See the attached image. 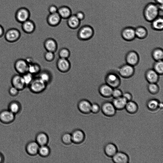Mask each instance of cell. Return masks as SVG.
I'll use <instances>...</instances> for the list:
<instances>
[{
    "label": "cell",
    "mask_w": 163,
    "mask_h": 163,
    "mask_svg": "<svg viewBox=\"0 0 163 163\" xmlns=\"http://www.w3.org/2000/svg\"><path fill=\"white\" fill-rule=\"evenodd\" d=\"M91 104L88 100H82L79 102L78 107L81 112L87 114L91 112Z\"/></svg>",
    "instance_id": "obj_24"
},
{
    "label": "cell",
    "mask_w": 163,
    "mask_h": 163,
    "mask_svg": "<svg viewBox=\"0 0 163 163\" xmlns=\"http://www.w3.org/2000/svg\"><path fill=\"white\" fill-rule=\"evenodd\" d=\"M47 85L38 77H35L28 86L31 92L38 94L43 92L47 88Z\"/></svg>",
    "instance_id": "obj_3"
},
{
    "label": "cell",
    "mask_w": 163,
    "mask_h": 163,
    "mask_svg": "<svg viewBox=\"0 0 163 163\" xmlns=\"http://www.w3.org/2000/svg\"><path fill=\"white\" fill-rule=\"evenodd\" d=\"M160 12L156 3H149L146 5L144 9V17L146 21L151 22L160 16Z\"/></svg>",
    "instance_id": "obj_1"
},
{
    "label": "cell",
    "mask_w": 163,
    "mask_h": 163,
    "mask_svg": "<svg viewBox=\"0 0 163 163\" xmlns=\"http://www.w3.org/2000/svg\"><path fill=\"white\" fill-rule=\"evenodd\" d=\"M30 12L28 9L25 7H22L16 11L15 18L18 22L22 24L30 19Z\"/></svg>",
    "instance_id": "obj_4"
},
{
    "label": "cell",
    "mask_w": 163,
    "mask_h": 163,
    "mask_svg": "<svg viewBox=\"0 0 163 163\" xmlns=\"http://www.w3.org/2000/svg\"><path fill=\"white\" fill-rule=\"evenodd\" d=\"M5 34L4 29L3 27L0 25V38L2 37Z\"/></svg>",
    "instance_id": "obj_50"
},
{
    "label": "cell",
    "mask_w": 163,
    "mask_h": 163,
    "mask_svg": "<svg viewBox=\"0 0 163 163\" xmlns=\"http://www.w3.org/2000/svg\"><path fill=\"white\" fill-rule=\"evenodd\" d=\"M101 109L104 115L108 117H112L116 113V109L112 102L107 101L103 103Z\"/></svg>",
    "instance_id": "obj_13"
},
{
    "label": "cell",
    "mask_w": 163,
    "mask_h": 163,
    "mask_svg": "<svg viewBox=\"0 0 163 163\" xmlns=\"http://www.w3.org/2000/svg\"><path fill=\"white\" fill-rule=\"evenodd\" d=\"M121 36L122 38L126 41H132L136 38L135 28L131 27L124 28L121 31Z\"/></svg>",
    "instance_id": "obj_10"
},
{
    "label": "cell",
    "mask_w": 163,
    "mask_h": 163,
    "mask_svg": "<svg viewBox=\"0 0 163 163\" xmlns=\"http://www.w3.org/2000/svg\"><path fill=\"white\" fill-rule=\"evenodd\" d=\"M12 86L18 89L20 91L24 90L26 87L22 75L19 74L13 75L11 79Z\"/></svg>",
    "instance_id": "obj_9"
},
{
    "label": "cell",
    "mask_w": 163,
    "mask_h": 163,
    "mask_svg": "<svg viewBox=\"0 0 163 163\" xmlns=\"http://www.w3.org/2000/svg\"><path fill=\"white\" fill-rule=\"evenodd\" d=\"M5 161V158L3 155L0 152V163L3 162Z\"/></svg>",
    "instance_id": "obj_52"
},
{
    "label": "cell",
    "mask_w": 163,
    "mask_h": 163,
    "mask_svg": "<svg viewBox=\"0 0 163 163\" xmlns=\"http://www.w3.org/2000/svg\"><path fill=\"white\" fill-rule=\"evenodd\" d=\"M61 140L62 142L65 144L69 145L72 142L71 134L69 133H66L63 134Z\"/></svg>",
    "instance_id": "obj_42"
},
{
    "label": "cell",
    "mask_w": 163,
    "mask_h": 163,
    "mask_svg": "<svg viewBox=\"0 0 163 163\" xmlns=\"http://www.w3.org/2000/svg\"><path fill=\"white\" fill-rule=\"evenodd\" d=\"M45 59L48 62H52L55 58V53L49 51H46L44 54Z\"/></svg>",
    "instance_id": "obj_43"
},
{
    "label": "cell",
    "mask_w": 163,
    "mask_h": 163,
    "mask_svg": "<svg viewBox=\"0 0 163 163\" xmlns=\"http://www.w3.org/2000/svg\"><path fill=\"white\" fill-rule=\"evenodd\" d=\"M51 152L50 149L47 145L40 146L38 154L41 156L46 157L49 155Z\"/></svg>",
    "instance_id": "obj_38"
},
{
    "label": "cell",
    "mask_w": 163,
    "mask_h": 163,
    "mask_svg": "<svg viewBox=\"0 0 163 163\" xmlns=\"http://www.w3.org/2000/svg\"><path fill=\"white\" fill-rule=\"evenodd\" d=\"M67 20L68 26L71 29H76L80 25L81 21L77 18L75 14H72Z\"/></svg>",
    "instance_id": "obj_26"
},
{
    "label": "cell",
    "mask_w": 163,
    "mask_h": 163,
    "mask_svg": "<svg viewBox=\"0 0 163 163\" xmlns=\"http://www.w3.org/2000/svg\"><path fill=\"white\" fill-rule=\"evenodd\" d=\"M27 63L29 64L33 62V60L30 57H28L25 59Z\"/></svg>",
    "instance_id": "obj_53"
},
{
    "label": "cell",
    "mask_w": 163,
    "mask_h": 163,
    "mask_svg": "<svg viewBox=\"0 0 163 163\" xmlns=\"http://www.w3.org/2000/svg\"><path fill=\"white\" fill-rule=\"evenodd\" d=\"M57 67L58 70L62 73L68 72L71 68V63L68 59L59 58L56 63Z\"/></svg>",
    "instance_id": "obj_12"
},
{
    "label": "cell",
    "mask_w": 163,
    "mask_h": 163,
    "mask_svg": "<svg viewBox=\"0 0 163 163\" xmlns=\"http://www.w3.org/2000/svg\"><path fill=\"white\" fill-rule=\"evenodd\" d=\"M21 34L20 31L16 28H11L5 32V38L7 41L13 43L17 41L20 38Z\"/></svg>",
    "instance_id": "obj_6"
},
{
    "label": "cell",
    "mask_w": 163,
    "mask_h": 163,
    "mask_svg": "<svg viewBox=\"0 0 163 163\" xmlns=\"http://www.w3.org/2000/svg\"><path fill=\"white\" fill-rule=\"evenodd\" d=\"M163 107V104L162 102H159V108L160 109H162Z\"/></svg>",
    "instance_id": "obj_54"
},
{
    "label": "cell",
    "mask_w": 163,
    "mask_h": 163,
    "mask_svg": "<svg viewBox=\"0 0 163 163\" xmlns=\"http://www.w3.org/2000/svg\"><path fill=\"white\" fill-rule=\"evenodd\" d=\"M155 3L158 5H163V0H154Z\"/></svg>",
    "instance_id": "obj_51"
},
{
    "label": "cell",
    "mask_w": 163,
    "mask_h": 163,
    "mask_svg": "<svg viewBox=\"0 0 163 163\" xmlns=\"http://www.w3.org/2000/svg\"><path fill=\"white\" fill-rule=\"evenodd\" d=\"M37 76V77L47 85L52 82L53 79L52 75L51 72L47 70H41Z\"/></svg>",
    "instance_id": "obj_22"
},
{
    "label": "cell",
    "mask_w": 163,
    "mask_h": 163,
    "mask_svg": "<svg viewBox=\"0 0 163 163\" xmlns=\"http://www.w3.org/2000/svg\"><path fill=\"white\" fill-rule=\"evenodd\" d=\"M127 101L123 96L114 98L112 103L116 110H121L125 108Z\"/></svg>",
    "instance_id": "obj_28"
},
{
    "label": "cell",
    "mask_w": 163,
    "mask_h": 163,
    "mask_svg": "<svg viewBox=\"0 0 163 163\" xmlns=\"http://www.w3.org/2000/svg\"><path fill=\"white\" fill-rule=\"evenodd\" d=\"M41 71V67L38 63L33 62L29 64L28 72L34 76L37 75Z\"/></svg>",
    "instance_id": "obj_33"
},
{
    "label": "cell",
    "mask_w": 163,
    "mask_h": 163,
    "mask_svg": "<svg viewBox=\"0 0 163 163\" xmlns=\"http://www.w3.org/2000/svg\"><path fill=\"white\" fill-rule=\"evenodd\" d=\"M62 19L58 13L49 14L47 17V24L52 27H56L61 23Z\"/></svg>",
    "instance_id": "obj_15"
},
{
    "label": "cell",
    "mask_w": 163,
    "mask_h": 163,
    "mask_svg": "<svg viewBox=\"0 0 163 163\" xmlns=\"http://www.w3.org/2000/svg\"><path fill=\"white\" fill-rule=\"evenodd\" d=\"M160 76L153 69H148L145 73V78L149 83H157L159 80Z\"/></svg>",
    "instance_id": "obj_16"
},
{
    "label": "cell",
    "mask_w": 163,
    "mask_h": 163,
    "mask_svg": "<svg viewBox=\"0 0 163 163\" xmlns=\"http://www.w3.org/2000/svg\"><path fill=\"white\" fill-rule=\"evenodd\" d=\"M149 91L152 94H157L159 91V87L157 83H149L147 86Z\"/></svg>",
    "instance_id": "obj_41"
},
{
    "label": "cell",
    "mask_w": 163,
    "mask_h": 163,
    "mask_svg": "<svg viewBox=\"0 0 163 163\" xmlns=\"http://www.w3.org/2000/svg\"><path fill=\"white\" fill-rule=\"evenodd\" d=\"M125 108L128 112L134 114L137 111L138 107L136 102L131 100L127 102Z\"/></svg>",
    "instance_id": "obj_34"
},
{
    "label": "cell",
    "mask_w": 163,
    "mask_h": 163,
    "mask_svg": "<svg viewBox=\"0 0 163 163\" xmlns=\"http://www.w3.org/2000/svg\"><path fill=\"white\" fill-rule=\"evenodd\" d=\"M22 76L26 87H28L35 77V76L28 72L22 75Z\"/></svg>",
    "instance_id": "obj_39"
},
{
    "label": "cell",
    "mask_w": 163,
    "mask_h": 163,
    "mask_svg": "<svg viewBox=\"0 0 163 163\" xmlns=\"http://www.w3.org/2000/svg\"><path fill=\"white\" fill-rule=\"evenodd\" d=\"M125 60L126 63L135 67L136 66L139 62V56L136 51H130L126 54Z\"/></svg>",
    "instance_id": "obj_14"
},
{
    "label": "cell",
    "mask_w": 163,
    "mask_h": 163,
    "mask_svg": "<svg viewBox=\"0 0 163 163\" xmlns=\"http://www.w3.org/2000/svg\"><path fill=\"white\" fill-rule=\"evenodd\" d=\"M122 96L127 101H131L133 98V96L132 94L128 92H126L123 93Z\"/></svg>",
    "instance_id": "obj_49"
},
{
    "label": "cell",
    "mask_w": 163,
    "mask_h": 163,
    "mask_svg": "<svg viewBox=\"0 0 163 163\" xmlns=\"http://www.w3.org/2000/svg\"><path fill=\"white\" fill-rule=\"evenodd\" d=\"M36 141L40 146L47 145L48 142V136L44 132L39 133L36 136Z\"/></svg>",
    "instance_id": "obj_32"
},
{
    "label": "cell",
    "mask_w": 163,
    "mask_h": 163,
    "mask_svg": "<svg viewBox=\"0 0 163 163\" xmlns=\"http://www.w3.org/2000/svg\"><path fill=\"white\" fill-rule=\"evenodd\" d=\"M71 134L72 142L79 144L85 140V135L82 130L77 129L74 130Z\"/></svg>",
    "instance_id": "obj_19"
},
{
    "label": "cell",
    "mask_w": 163,
    "mask_h": 163,
    "mask_svg": "<svg viewBox=\"0 0 163 163\" xmlns=\"http://www.w3.org/2000/svg\"><path fill=\"white\" fill-rule=\"evenodd\" d=\"M151 55L153 59L155 61L163 60V51L161 48L157 47L154 49Z\"/></svg>",
    "instance_id": "obj_35"
},
{
    "label": "cell",
    "mask_w": 163,
    "mask_h": 163,
    "mask_svg": "<svg viewBox=\"0 0 163 163\" xmlns=\"http://www.w3.org/2000/svg\"><path fill=\"white\" fill-rule=\"evenodd\" d=\"M22 28L25 33L31 34L34 32L36 29L35 22L31 20H28L22 23Z\"/></svg>",
    "instance_id": "obj_21"
},
{
    "label": "cell",
    "mask_w": 163,
    "mask_h": 163,
    "mask_svg": "<svg viewBox=\"0 0 163 163\" xmlns=\"http://www.w3.org/2000/svg\"><path fill=\"white\" fill-rule=\"evenodd\" d=\"M151 23V27L154 30L161 31L163 29V18L162 16H159Z\"/></svg>",
    "instance_id": "obj_30"
},
{
    "label": "cell",
    "mask_w": 163,
    "mask_h": 163,
    "mask_svg": "<svg viewBox=\"0 0 163 163\" xmlns=\"http://www.w3.org/2000/svg\"><path fill=\"white\" fill-rule=\"evenodd\" d=\"M28 65L25 59L20 58L15 61L14 67L18 74L22 75L28 72Z\"/></svg>",
    "instance_id": "obj_8"
},
{
    "label": "cell",
    "mask_w": 163,
    "mask_h": 163,
    "mask_svg": "<svg viewBox=\"0 0 163 163\" xmlns=\"http://www.w3.org/2000/svg\"><path fill=\"white\" fill-rule=\"evenodd\" d=\"M77 18L81 21L84 20L86 17L85 13L82 11H79L75 14Z\"/></svg>",
    "instance_id": "obj_47"
},
{
    "label": "cell",
    "mask_w": 163,
    "mask_h": 163,
    "mask_svg": "<svg viewBox=\"0 0 163 163\" xmlns=\"http://www.w3.org/2000/svg\"><path fill=\"white\" fill-rule=\"evenodd\" d=\"M40 145L36 141H31L26 146L27 153L30 156H35L38 154Z\"/></svg>",
    "instance_id": "obj_17"
},
{
    "label": "cell",
    "mask_w": 163,
    "mask_h": 163,
    "mask_svg": "<svg viewBox=\"0 0 163 163\" xmlns=\"http://www.w3.org/2000/svg\"><path fill=\"white\" fill-rule=\"evenodd\" d=\"M100 110V107L99 105L96 103L91 104V112L94 113H96L99 112Z\"/></svg>",
    "instance_id": "obj_46"
},
{
    "label": "cell",
    "mask_w": 163,
    "mask_h": 163,
    "mask_svg": "<svg viewBox=\"0 0 163 163\" xmlns=\"http://www.w3.org/2000/svg\"><path fill=\"white\" fill-rule=\"evenodd\" d=\"M113 88L106 83L101 85L99 91L100 94L105 97H109L111 96Z\"/></svg>",
    "instance_id": "obj_27"
},
{
    "label": "cell",
    "mask_w": 163,
    "mask_h": 163,
    "mask_svg": "<svg viewBox=\"0 0 163 163\" xmlns=\"http://www.w3.org/2000/svg\"><path fill=\"white\" fill-rule=\"evenodd\" d=\"M94 34L93 28L90 25H85L82 27L78 30L77 37L81 41H86L91 39Z\"/></svg>",
    "instance_id": "obj_2"
},
{
    "label": "cell",
    "mask_w": 163,
    "mask_h": 163,
    "mask_svg": "<svg viewBox=\"0 0 163 163\" xmlns=\"http://www.w3.org/2000/svg\"><path fill=\"white\" fill-rule=\"evenodd\" d=\"M44 47L46 51L55 53L58 48V45L57 41L52 38L46 39L44 42Z\"/></svg>",
    "instance_id": "obj_18"
},
{
    "label": "cell",
    "mask_w": 163,
    "mask_h": 163,
    "mask_svg": "<svg viewBox=\"0 0 163 163\" xmlns=\"http://www.w3.org/2000/svg\"><path fill=\"white\" fill-rule=\"evenodd\" d=\"M135 30L136 37L139 39H144L148 35L147 30L143 26H138L135 28Z\"/></svg>",
    "instance_id": "obj_31"
},
{
    "label": "cell",
    "mask_w": 163,
    "mask_h": 163,
    "mask_svg": "<svg viewBox=\"0 0 163 163\" xmlns=\"http://www.w3.org/2000/svg\"><path fill=\"white\" fill-rule=\"evenodd\" d=\"M62 19L67 20L72 14L71 9L67 6H62L58 8L57 12Z\"/></svg>",
    "instance_id": "obj_23"
},
{
    "label": "cell",
    "mask_w": 163,
    "mask_h": 163,
    "mask_svg": "<svg viewBox=\"0 0 163 163\" xmlns=\"http://www.w3.org/2000/svg\"><path fill=\"white\" fill-rule=\"evenodd\" d=\"M160 76L163 74V60L155 61L153 64V68Z\"/></svg>",
    "instance_id": "obj_37"
},
{
    "label": "cell",
    "mask_w": 163,
    "mask_h": 163,
    "mask_svg": "<svg viewBox=\"0 0 163 163\" xmlns=\"http://www.w3.org/2000/svg\"><path fill=\"white\" fill-rule=\"evenodd\" d=\"M58 54L59 58L68 59L70 56L71 52L68 48L63 47L59 51Z\"/></svg>",
    "instance_id": "obj_40"
},
{
    "label": "cell",
    "mask_w": 163,
    "mask_h": 163,
    "mask_svg": "<svg viewBox=\"0 0 163 163\" xmlns=\"http://www.w3.org/2000/svg\"><path fill=\"white\" fill-rule=\"evenodd\" d=\"M160 101L155 99L149 100L146 103V106L148 109L151 111H155L159 108V104Z\"/></svg>",
    "instance_id": "obj_36"
},
{
    "label": "cell",
    "mask_w": 163,
    "mask_h": 163,
    "mask_svg": "<svg viewBox=\"0 0 163 163\" xmlns=\"http://www.w3.org/2000/svg\"><path fill=\"white\" fill-rule=\"evenodd\" d=\"M15 118V115L8 109L4 110L0 112V121L8 124L12 122Z\"/></svg>",
    "instance_id": "obj_11"
},
{
    "label": "cell",
    "mask_w": 163,
    "mask_h": 163,
    "mask_svg": "<svg viewBox=\"0 0 163 163\" xmlns=\"http://www.w3.org/2000/svg\"><path fill=\"white\" fill-rule=\"evenodd\" d=\"M112 160L116 163H127L129 162L128 156L122 152H117L112 157Z\"/></svg>",
    "instance_id": "obj_20"
},
{
    "label": "cell",
    "mask_w": 163,
    "mask_h": 163,
    "mask_svg": "<svg viewBox=\"0 0 163 163\" xmlns=\"http://www.w3.org/2000/svg\"><path fill=\"white\" fill-rule=\"evenodd\" d=\"M118 71L120 76L125 78L131 77L135 73L134 67L126 63L120 67Z\"/></svg>",
    "instance_id": "obj_7"
},
{
    "label": "cell",
    "mask_w": 163,
    "mask_h": 163,
    "mask_svg": "<svg viewBox=\"0 0 163 163\" xmlns=\"http://www.w3.org/2000/svg\"><path fill=\"white\" fill-rule=\"evenodd\" d=\"M8 109L16 115L21 112L22 106L18 101H13L9 103Z\"/></svg>",
    "instance_id": "obj_29"
},
{
    "label": "cell",
    "mask_w": 163,
    "mask_h": 163,
    "mask_svg": "<svg viewBox=\"0 0 163 163\" xmlns=\"http://www.w3.org/2000/svg\"><path fill=\"white\" fill-rule=\"evenodd\" d=\"M104 151L107 156L112 157L118 152V149L115 144L110 142L105 145Z\"/></svg>",
    "instance_id": "obj_25"
},
{
    "label": "cell",
    "mask_w": 163,
    "mask_h": 163,
    "mask_svg": "<svg viewBox=\"0 0 163 163\" xmlns=\"http://www.w3.org/2000/svg\"><path fill=\"white\" fill-rule=\"evenodd\" d=\"M20 91L17 88L12 86L8 90V93L9 95L15 97L17 96L19 94Z\"/></svg>",
    "instance_id": "obj_45"
},
{
    "label": "cell",
    "mask_w": 163,
    "mask_h": 163,
    "mask_svg": "<svg viewBox=\"0 0 163 163\" xmlns=\"http://www.w3.org/2000/svg\"><path fill=\"white\" fill-rule=\"evenodd\" d=\"M123 92L121 90L118 88H114L112 92V96L114 98L122 96Z\"/></svg>",
    "instance_id": "obj_44"
},
{
    "label": "cell",
    "mask_w": 163,
    "mask_h": 163,
    "mask_svg": "<svg viewBox=\"0 0 163 163\" xmlns=\"http://www.w3.org/2000/svg\"><path fill=\"white\" fill-rule=\"evenodd\" d=\"M58 8L56 5L52 4L48 7L47 10L49 13H54L57 12Z\"/></svg>",
    "instance_id": "obj_48"
},
{
    "label": "cell",
    "mask_w": 163,
    "mask_h": 163,
    "mask_svg": "<svg viewBox=\"0 0 163 163\" xmlns=\"http://www.w3.org/2000/svg\"><path fill=\"white\" fill-rule=\"evenodd\" d=\"M106 83L113 89L118 88L121 84V80L117 74L113 72L108 73L105 77Z\"/></svg>",
    "instance_id": "obj_5"
}]
</instances>
